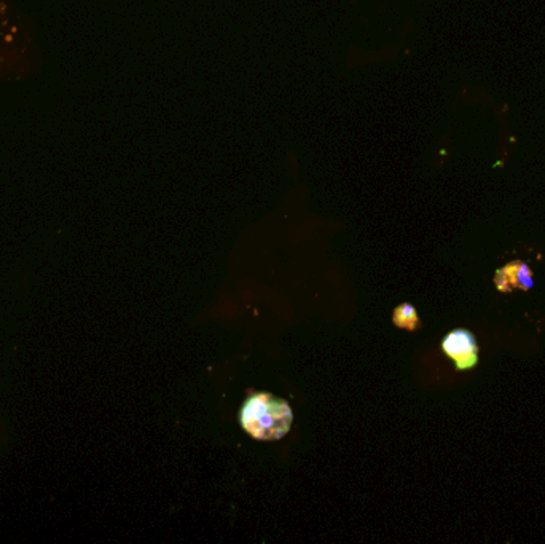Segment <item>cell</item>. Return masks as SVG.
<instances>
[{"instance_id": "4", "label": "cell", "mask_w": 545, "mask_h": 544, "mask_svg": "<svg viewBox=\"0 0 545 544\" xmlns=\"http://www.w3.org/2000/svg\"><path fill=\"white\" fill-rule=\"evenodd\" d=\"M394 323L396 326L407 329V331H416L420 327V320L416 310L410 304L399 305L394 312Z\"/></svg>"}, {"instance_id": "1", "label": "cell", "mask_w": 545, "mask_h": 544, "mask_svg": "<svg viewBox=\"0 0 545 544\" xmlns=\"http://www.w3.org/2000/svg\"><path fill=\"white\" fill-rule=\"evenodd\" d=\"M292 420L294 415L289 404L267 393L254 394L241 410L243 428L259 441L281 439L289 433Z\"/></svg>"}, {"instance_id": "2", "label": "cell", "mask_w": 545, "mask_h": 544, "mask_svg": "<svg viewBox=\"0 0 545 544\" xmlns=\"http://www.w3.org/2000/svg\"><path fill=\"white\" fill-rule=\"evenodd\" d=\"M445 355L455 361L458 370L473 369L479 363V345L467 329H455L442 341Z\"/></svg>"}, {"instance_id": "3", "label": "cell", "mask_w": 545, "mask_h": 544, "mask_svg": "<svg viewBox=\"0 0 545 544\" xmlns=\"http://www.w3.org/2000/svg\"><path fill=\"white\" fill-rule=\"evenodd\" d=\"M495 284L496 289L501 292H512L515 289L530 290L534 280L528 263L515 261L510 262L496 272Z\"/></svg>"}]
</instances>
